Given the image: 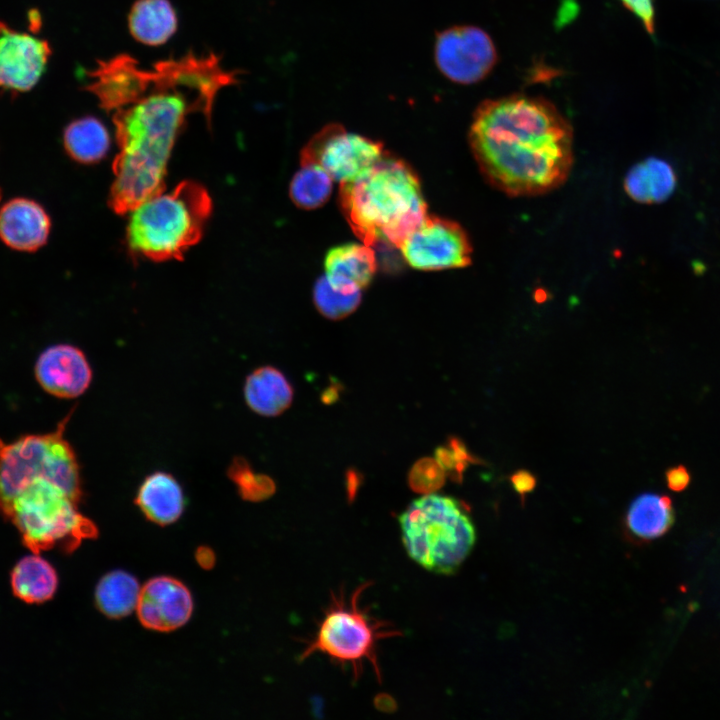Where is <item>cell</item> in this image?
<instances>
[{
  "mask_svg": "<svg viewBox=\"0 0 720 720\" xmlns=\"http://www.w3.org/2000/svg\"><path fill=\"white\" fill-rule=\"evenodd\" d=\"M197 559L199 563L204 567H209L214 562V556L208 549H200L198 552Z\"/></svg>",
  "mask_w": 720,
  "mask_h": 720,
  "instance_id": "836d02e7",
  "label": "cell"
},
{
  "mask_svg": "<svg viewBox=\"0 0 720 720\" xmlns=\"http://www.w3.org/2000/svg\"><path fill=\"white\" fill-rule=\"evenodd\" d=\"M50 55L47 41L0 22V88L30 90L45 71Z\"/></svg>",
  "mask_w": 720,
  "mask_h": 720,
  "instance_id": "8fae6325",
  "label": "cell"
},
{
  "mask_svg": "<svg viewBox=\"0 0 720 720\" xmlns=\"http://www.w3.org/2000/svg\"><path fill=\"white\" fill-rule=\"evenodd\" d=\"M375 706L378 710L382 712H393L397 707L394 699L387 694H381L376 696Z\"/></svg>",
  "mask_w": 720,
  "mask_h": 720,
  "instance_id": "1f68e13d",
  "label": "cell"
},
{
  "mask_svg": "<svg viewBox=\"0 0 720 720\" xmlns=\"http://www.w3.org/2000/svg\"><path fill=\"white\" fill-rule=\"evenodd\" d=\"M435 459L452 481L460 483L463 480L468 464L460 460L448 445L436 449Z\"/></svg>",
  "mask_w": 720,
  "mask_h": 720,
  "instance_id": "83f0119b",
  "label": "cell"
},
{
  "mask_svg": "<svg viewBox=\"0 0 720 720\" xmlns=\"http://www.w3.org/2000/svg\"><path fill=\"white\" fill-rule=\"evenodd\" d=\"M399 523L409 557L438 574L454 573L475 543L470 517L450 497L432 493L414 500L399 517Z\"/></svg>",
  "mask_w": 720,
  "mask_h": 720,
  "instance_id": "8992f818",
  "label": "cell"
},
{
  "mask_svg": "<svg viewBox=\"0 0 720 720\" xmlns=\"http://www.w3.org/2000/svg\"><path fill=\"white\" fill-rule=\"evenodd\" d=\"M359 480L360 477L356 472H349L347 475V490H348V496L350 499H352L357 491V488L359 486Z\"/></svg>",
  "mask_w": 720,
  "mask_h": 720,
  "instance_id": "d6a6232c",
  "label": "cell"
},
{
  "mask_svg": "<svg viewBox=\"0 0 720 720\" xmlns=\"http://www.w3.org/2000/svg\"><path fill=\"white\" fill-rule=\"evenodd\" d=\"M177 26V14L169 0H136L128 14L130 34L148 46L167 42Z\"/></svg>",
  "mask_w": 720,
  "mask_h": 720,
  "instance_id": "ffe728a7",
  "label": "cell"
},
{
  "mask_svg": "<svg viewBox=\"0 0 720 720\" xmlns=\"http://www.w3.org/2000/svg\"><path fill=\"white\" fill-rule=\"evenodd\" d=\"M0 197H1V193H0Z\"/></svg>",
  "mask_w": 720,
  "mask_h": 720,
  "instance_id": "e575fe53",
  "label": "cell"
},
{
  "mask_svg": "<svg viewBox=\"0 0 720 720\" xmlns=\"http://www.w3.org/2000/svg\"><path fill=\"white\" fill-rule=\"evenodd\" d=\"M414 269L438 271L463 268L471 263L472 245L461 225L450 219L426 215L399 246Z\"/></svg>",
  "mask_w": 720,
  "mask_h": 720,
  "instance_id": "30bf717a",
  "label": "cell"
},
{
  "mask_svg": "<svg viewBox=\"0 0 720 720\" xmlns=\"http://www.w3.org/2000/svg\"><path fill=\"white\" fill-rule=\"evenodd\" d=\"M510 481L514 490L520 495L522 503H524L525 496L536 487L535 476L526 470H518L513 473Z\"/></svg>",
  "mask_w": 720,
  "mask_h": 720,
  "instance_id": "4dcf8cb0",
  "label": "cell"
},
{
  "mask_svg": "<svg viewBox=\"0 0 720 720\" xmlns=\"http://www.w3.org/2000/svg\"><path fill=\"white\" fill-rule=\"evenodd\" d=\"M301 165L290 182L289 196L298 208H319L331 195L333 179L316 164Z\"/></svg>",
  "mask_w": 720,
  "mask_h": 720,
  "instance_id": "cb8c5ba5",
  "label": "cell"
},
{
  "mask_svg": "<svg viewBox=\"0 0 720 720\" xmlns=\"http://www.w3.org/2000/svg\"><path fill=\"white\" fill-rule=\"evenodd\" d=\"M665 479L669 489L680 492L687 488L690 483V473L686 467L677 465L670 467L665 473Z\"/></svg>",
  "mask_w": 720,
  "mask_h": 720,
  "instance_id": "f546056e",
  "label": "cell"
},
{
  "mask_svg": "<svg viewBox=\"0 0 720 720\" xmlns=\"http://www.w3.org/2000/svg\"><path fill=\"white\" fill-rule=\"evenodd\" d=\"M82 497L76 454L64 430L0 440V513L33 553L73 551L97 533L78 504Z\"/></svg>",
  "mask_w": 720,
  "mask_h": 720,
  "instance_id": "3957f363",
  "label": "cell"
},
{
  "mask_svg": "<svg viewBox=\"0 0 720 720\" xmlns=\"http://www.w3.org/2000/svg\"><path fill=\"white\" fill-rule=\"evenodd\" d=\"M675 512L666 495L645 493L633 500L625 516V528L633 541L644 543L666 534L673 526Z\"/></svg>",
  "mask_w": 720,
  "mask_h": 720,
  "instance_id": "e0dca14e",
  "label": "cell"
},
{
  "mask_svg": "<svg viewBox=\"0 0 720 720\" xmlns=\"http://www.w3.org/2000/svg\"><path fill=\"white\" fill-rule=\"evenodd\" d=\"M634 16L638 18L645 30L653 35L655 32L654 0H620Z\"/></svg>",
  "mask_w": 720,
  "mask_h": 720,
  "instance_id": "f1b7e54d",
  "label": "cell"
},
{
  "mask_svg": "<svg viewBox=\"0 0 720 720\" xmlns=\"http://www.w3.org/2000/svg\"><path fill=\"white\" fill-rule=\"evenodd\" d=\"M676 186L677 175L673 166L658 157H649L635 164L624 180V188L630 198L645 204L667 200Z\"/></svg>",
  "mask_w": 720,
  "mask_h": 720,
  "instance_id": "ac0fdd59",
  "label": "cell"
},
{
  "mask_svg": "<svg viewBox=\"0 0 720 720\" xmlns=\"http://www.w3.org/2000/svg\"><path fill=\"white\" fill-rule=\"evenodd\" d=\"M51 221L43 207L26 198H15L0 209V238L10 248L33 252L49 236Z\"/></svg>",
  "mask_w": 720,
  "mask_h": 720,
  "instance_id": "5bb4252c",
  "label": "cell"
},
{
  "mask_svg": "<svg viewBox=\"0 0 720 720\" xmlns=\"http://www.w3.org/2000/svg\"><path fill=\"white\" fill-rule=\"evenodd\" d=\"M318 311L328 319L339 320L353 313L361 302V291L349 293L332 287L323 275L313 288Z\"/></svg>",
  "mask_w": 720,
  "mask_h": 720,
  "instance_id": "d4e9b609",
  "label": "cell"
},
{
  "mask_svg": "<svg viewBox=\"0 0 720 720\" xmlns=\"http://www.w3.org/2000/svg\"><path fill=\"white\" fill-rule=\"evenodd\" d=\"M229 478L236 484L240 496L248 501L258 502L271 497L276 486L267 475L255 473L242 457H235L228 470Z\"/></svg>",
  "mask_w": 720,
  "mask_h": 720,
  "instance_id": "484cf974",
  "label": "cell"
},
{
  "mask_svg": "<svg viewBox=\"0 0 720 720\" xmlns=\"http://www.w3.org/2000/svg\"><path fill=\"white\" fill-rule=\"evenodd\" d=\"M434 62L449 81L460 85L476 84L493 71L498 61L497 48L490 35L474 25H455L436 34Z\"/></svg>",
  "mask_w": 720,
  "mask_h": 720,
  "instance_id": "9c48e42d",
  "label": "cell"
},
{
  "mask_svg": "<svg viewBox=\"0 0 720 720\" xmlns=\"http://www.w3.org/2000/svg\"><path fill=\"white\" fill-rule=\"evenodd\" d=\"M64 147L71 158L80 163L101 160L110 146L107 128L97 118L86 116L72 121L63 135Z\"/></svg>",
  "mask_w": 720,
  "mask_h": 720,
  "instance_id": "7402d4cb",
  "label": "cell"
},
{
  "mask_svg": "<svg viewBox=\"0 0 720 720\" xmlns=\"http://www.w3.org/2000/svg\"><path fill=\"white\" fill-rule=\"evenodd\" d=\"M369 586L368 582L358 586L350 596L332 595L318 630L300 654L299 661L315 653L324 654L343 667L350 666L355 680L361 674L363 663L368 661L381 681L377 644L400 633L360 606L361 595Z\"/></svg>",
  "mask_w": 720,
  "mask_h": 720,
  "instance_id": "52a82bcc",
  "label": "cell"
},
{
  "mask_svg": "<svg viewBox=\"0 0 720 720\" xmlns=\"http://www.w3.org/2000/svg\"><path fill=\"white\" fill-rule=\"evenodd\" d=\"M381 142L349 132L338 123L319 130L301 152V164H316L340 184L368 172L383 156Z\"/></svg>",
  "mask_w": 720,
  "mask_h": 720,
  "instance_id": "ba28073f",
  "label": "cell"
},
{
  "mask_svg": "<svg viewBox=\"0 0 720 720\" xmlns=\"http://www.w3.org/2000/svg\"><path fill=\"white\" fill-rule=\"evenodd\" d=\"M136 504L150 521L168 525L182 515L185 497L181 485L171 474L157 471L139 486Z\"/></svg>",
  "mask_w": 720,
  "mask_h": 720,
  "instance_id": "2e32d148",
  "label": "cell"
},
{
  "mask_svg": "<svg viewBox=\"0 0 720 720\" xmlns=\"http://www.w3.org/2000/svg\"><path fill=\"white\" fill-rule=\"evenodd\" d=\"M211 211L207 190L194 181H183L131 211L128 246L134 254L153 261L182 259L202 237Z\"/></svg>",
  "mask_w": 720,
  "mask_h": 720,
  "instance_id": "5b68a950",
  "label": "cell"
},
{
  "mask_svg": "<svg viewBox=\"0 0 720 720\" xmlns=\"http://www.w3.org/2000/svg\"><path fill=\"white\" fill-rule=\"evenodd\" d=\"M468 142L482 176L511 197L551 192L573 166L572 126L542 97L512 94L481 102Z\"/></svg>",
  "mask_w": 720,
  "mask_h": 720,
  "instance_id": "7a4b0ae2",
  "label": "cell"
},
{
  "mask_svg": "<svg viewBox=\"0 0 720 720\" xmlns=\"http://www.w3.org/2000/svg\"><path fill=\"white\" fill-rule=\"evenodd\" d=\"M444 483L445 472L435 458L419 459L408 474V484L416 493L425 495L435 493Z\"/></svg>",
  "mask_w": 720,
  "mask_h": 720,
  "instance_id": "4316f807",
  "label": "cell"
},
{
  "mask_svg": "<svg viewBox=\"0 0 720 720\" xmlns=\"http://www.w3.org/2000/svg\"><path fill=\"white\" fill-rule=\"evenodd\" d=\"M244 397L254 412L271 417L283 413L290 406L293 389L282 372L272 366H263L247 376Z\"/></svg>",
  "mask_w": 720,
  "mask_h": 720,
  "instance_id": "d6986e66",
  "label": "cell"
},
{
  "mask_svg": "<svg viewBox=\"0 0 720 720\" xmlns=\"http://www.w3.org/2000/svg\"><path fill=\"white\" fill-rule=\"evenodd\" d=\"M136 611L144 627L168 632L188 622L193 600L188 588L179 580L155 577L141 588Z\"/></svg>",
  "mask_w": 720,
  "mask_h": 720,
  "instance_id": "7c38bea8",
  "label": "cell"
},
{
  "mask_svg": "<svg viewBox=\"0 0 720 720\" xmlns=\"http://www.w3.org/2000/svg\"><path fill=\"white\" fill-rule=\"evenodd\" d=\"M14 595L27 603H43L53 597L58 587L54 567L39 553L22 558L11 573Z\"/></svg>",
  "mask_w": 720,
  "mask_h": 720,
  "instance_id": "44dd1931",
  "label": "cell"
},
{
  "mask_svg": "<svg viewBox=\"0 0 720 720\" xmlns=\"http://www.w3.org/2000/svg\"><path fill=\"white\" fill-rule=\"evenodd\" d=\"M340 185L343 215L369 246L384 240L399 248L427 215L418 176L403 160L386 153L364 175Z\"/></svg>",
  "mask_w": 720,
  "mask_h": 720,
  "instance_id": "277c9868",
  "label": "cell"
},
{
  "mask_svg": "<svg viewBox=\"0 0 720 720\" xmlns=\"http://www.w3.org/2000/svg\"><path fill=\"white\" fill-rule=\"evenodd\" d=\"M35 375L45 391L59 398L82 395L92 380V370L84 353L68 344L44 350L36 362Z\"/></svg>",
  "mask_w": 720,
  "mask_h": 720,
  "instance_id": "4fadbf2b",
  "label": "cell"
},
{
  "mask_svg": "<svg viewBox=\"0 0 720 720\" xmlns=\"http://www.w3.org/2000/svg\"><path fill=\"white\" fill-rule=\"evenodd\" d=\"M141 587L137 579L122 570L106 574L95 592L96 605L110 618H121L136 609Z\"/></svg>",
  "mask_w": 720,
  "mask_h": 720,
  "instance_id": "603a6c76",
  "label": "cell"
},
{
  "mask_svg": "<svg viewBox=\"0 0 720 720\" xmlns=\"http://www.w3.org/2000/svg\"><path fill=\"white\" fill-rule=\"evenodd\" d=\"M376 267V256L371 246L347 243L327 252L324 276L332 287L353 293L370 284Z\"/></svg>",
  "mask_w": 720,
  "mask_h": 720,
  "instance_id": "9a60e30c",
  "label": "cell"
},
{
  "mask_svg": "<svg viewBox=\"0 0 720 720\" xmlns=\"http://www.w3.org/2000/svg\"><path fill=\"white\" fill-rule=\"evenodd\" d=\"M238 74L211 52H190L150 69L121 55L114 73L121 107L112 112L119 152L109 196L117 214L164 191L167 163L187 114L200 112L210 124L218 92L237 84Z\"/></svg>",
  "mask_w": 720,
  "mask_h": 720,
  "instance_id": "6da1fadb",
  "label": "cell"
}]
</instances>
